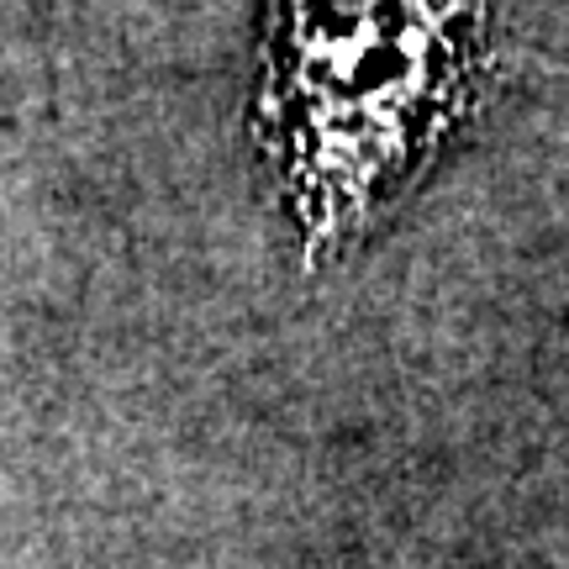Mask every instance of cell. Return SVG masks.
<instances>
[{"label":"cell","instance_id":"1","mask_svg":"<svg viewBox=\"0 0 569 569\" xmlns=\"http://www.w3.org/2000/svg\"><path fill=\"white\" fill-rule=\"evenodd\" d=\"M490 0H269L259 138L311 253L353 243L459 127Z\"/></svg>","mask_w":569,"mask_h":569}]
</instances>
